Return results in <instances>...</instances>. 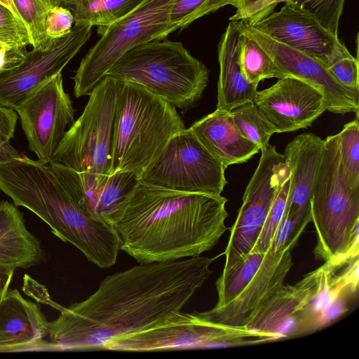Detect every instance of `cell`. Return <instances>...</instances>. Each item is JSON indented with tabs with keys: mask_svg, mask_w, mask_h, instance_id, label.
I'll list each match as a JSON object with an SVG mask.
<instances>
[{
	"mask_svg": "<svg viewBox=\"0 0 359 359\" xmlns=\"http://www.w3.org/2000/svg\"><path fill=\"white\" fill-rule=\"evenodd\" d=\"M215 258L140 264L107 276L85 300L62 306L48 323L55 351L102 350L111 339L161 323L180 313L212 273Z\"/></svg>",
	"mask_w": 359,
	"mask_h": 359,
	"instance_id": "6da1fadb",
	"label": "cell"
},
{
	"mask_svg": "<svg viewBox=\"0 0 359 359\" xmlns=\"http://www.w3.org/2000/svg\"><path fill=\"white\" fill-rule=\"evenodd\" d=\"M226 202L222 195L169 190L140 181L113 224L120 250L139 264L201 256L227 230Z\"/></svg>",
	"mask_w": 359,
	"mask_h": 359,
	"instance_id": "7a4b0ae2",
	"label": "cell"
},
{
	"mask_svg": "<svg viewBox=\"0 0 359 359\" xmlns=\"http://www.w3.org/2000/svg\"><path fill=\"white\" fill-rule=\"evenodd\" d=\"M0 190L89 262L101 269L116 264L120 241L114 225L81 208L48 163L23 156L0 165Z\"/></svg>",
	"mask_w": 359,
	"mask_h": 359,
	"instance_id": "3957f363",
	"label": "cell"
},
{
	"mask_svg": "<svg viewBox=\"0 0 359 359\" xmlns=\"http://www.w3.org/2000/svg\"><path fill=\"white\" fill-rule=\"evenodd\" d=\"M185 126L177 108L140 84L119 81L109 175L130 171L139 177Z\"/></svg>",
	"mask_w": 359,
	"mask_h": 359,
	"instance_id": "277c9868",
	"label": "cell"
},
{
	"mask_svg": "<svg viewBox=\"0 0 359 359\" xmlns=\"http://www.w3.org/2000/svg\"><path fill=\"white\" fill-rule=\"evenodd\" d=\"M324 141L310 214L317 234L315 257L333 262L359 252V189H352L344 177L339 134Z\"/></svg>",
	"mask_w": 359,
	"mask_h": 359,
	"instance_id": "5b68a950",
	"label": "cell"
},
{
	"mask_svg": "<svg viewBox=\"0 0 359 359\" xmlns=\"http://www.w3.org/2000/svg\"><path fill=\"white\" fill-rule=\"evenodd\" d=\"M106 75L142 85L176 108L187 110L202 97L209 70L183 44L154 40L123 54Z\"/></svg>",
	"mask_w": 359,
	"mask_h": 359,
	"instance_id": "8992f818",
	"label": "cell"
},
{
	"mask_svg": "<svg viewBox=\"0 0 359 359\" xmlns=\"http://www.w3.org/2000/svg\"><path fill=\"white\" fill-rule=\"evenodd\" d=\"M118 84L119 80L106 75L95 86L51 160L77 171L88 183L100 184L109 176Z\"/></svg>",
	"mask_w": 359,
	"mask_h": 359,
	"instance_id": "52a82bcc",
	"label": "cell"
},
{
	"mask_svg": "<svg viewBox=\"0 0 359 359\" xmlns=\"http://www.w3.org/2000/svg\"><path fill=\"white\" fill-rule=\"evenodd\" d=\"M174 0H144L130 13L97 30L101 38L81 60L75 75L74 95H89L111 66L141 44L164 39L175 31L170 23Z\"/></svg>",
	"mask_w": 359,
	"mask_h": 359,
	"instance_id": "ba28073f",
	"label": "cell"
},
{
	"mask_svg": "<svg viewBox=\"0 0 359 359\" xmlns=\"http://www.w3.org/2000/svg\"><path fill=\"white\" fill-rule=\"evenodd\" d=\"M278 335L208 321L182 311L144 330L111 339L102 350L145 352L228 348L277 341Z\"/></svg>",
	"mask_w": 359,
	"mask_h": 359,
	"instance_id": "9c48e42d",
	"label": "cell"
},
{
	"mask_svg": "<svg viewBox=\"0 0 359 359\" xmlns=\"http://www.w3.org/2000/svg\"><path fill=\"white\" fill-rule=\"evenodd\" d=\"M225 170L193 132L185 128L169 140L139 179L169 190L221 195L227 184Z\"/></svg>",
	"mask_w": 359,
	"mask_h": 359,
	"instance_id": "30bf717a",
	"label": "cell"
},
{
	"mask_svg": "<svg viewBox=\"0 0 359 359\" xmlns=\"http://www.w3.org/2000/svg\"><path fill=\"white\" fill-rule=\"evenodd\" d=\"M260 151L259 163L231 229L222 272L241 263L252 250L281 184L290 177L289 166L276 147L269 144Z\"/></svg>",
	"mask_w": 359,
	"mask_h": 359,
	"instance_id": "8fae6325",
	"label": "cell"
},
{
	"mask_svg": "<svg viewBox=\"0 0 359 359\" xmlns=\"http://www.w3.org/2000/svg\"><path fill=\"white\" fill-rule=\"evenodd\" d=\"M91 28L74 24L68 34L53 39L46 47L27 52L15 67L0 77V106L16 111L41 84L62 73L90 38Z\"/></svg>",
	"mask_w": 359,
	"mask_h": 359,
	"instance_id": "7c38bea8",
	"label": "cell"
},
{
	"mask_svg": "<svg viewBox=\"0 0 359 359\" xmlns=\"http://www.w3.org/2000/svg\"><path fill=\"white\" fill-rule=\"evenodd\" d=\"M30 151L49 163L66 132L75 121L72 101L62 73L45 81L16 110Z\"/></svg>",
	"mask_w": 359,
	"mask_h": 359,
	"instance_id": "4fadbf2b",
	"label": "cell"
},
{
	"mask_svg": "<svg viewBox=\"0 0 359 359\" xmlns=\"http://www.w3.org/2000/svg\"><path fill=\"white\" fill-rule=\"evenodd\" d=\"M238 22L241 32L253 39L286 76H295L318 88L327 111L342 115L353 112L358 118L359 91L339 84L327 67L316 58L277 42L245 20Z\"/></svg>",
	"mask_w": 359,
	"mask_h": 359,
	"instance_id": "5bb4252c",
	"label": "cell"
},
{
	"mask_svg": "<svg viewBox=\"0 0 359 359\" xmlns=\"http://www.w3.org/2000/svg\"><path fill=\"white\" fill-rule=\"evenodd\" d=\"M250 25L277 42L316 58L327 67L352 55L338 36L288 3Z\"/></svg>",
	"mask_w": 359,
	"mask_h": 359,
	"instance_id": "9a60e30c",
	"label": "cell"
},
{
	"mask_svg": "<svg viewBox=\"0 0 359 359\" xmlns=\"http://www.w3.org/2000/svg\"><path fill=\"white\" fill-rule=\"evenodd\" d=\"M254 102L275 133L306 128L327 110L323 93L293 76L257 91Z\"/></svg>",
	"mask_w": 359,
	"mask_h": 359,
	"instance_id": "2e32d148",
	"label": "cell"
},
{
	"mask_svg": "<svg viewBox=\"0 0 359 359\" xmlns=\"http://www.w3.org/2000/svg\"><path fill=\"white\" fill-rule=\"evenodd\" d=\"M299 236H294L283 248L270 246L255 276L231 302L212 308L198 316L205 320L231 326H244L251 316L282 285L293 262L292 248Z\"/></svg>",
	"mask_w": 359,
	"mask_h": 359,
	"instance_id": "e0dca14e",
	"label": "cell"
},
{
	"mask_svg": "<svg viewBox=\"0 0 359 359\" xmlns=\"http://www.w3.org/2000/svg\"><path fill=\"white\" fill-rule=\"evenodd\" d=\"M323 270L321 266L294 285H282L251 314L244 326L277 334L280 339L296 336L298 318L318 290Z\"/></svg>",
	"mask_w": 359,
	"mask_h": 359,
	"instance_id": "ac0fdd59",
	"label": "cell"
},
{
	"mask_svg": "<svg viewBox=\"0 0 359 359\" xmlns=\"http://www.w3.org/2000/svg\"><path fill=\"white\" fill-rule=\"evenodd\" d=\"M48 164L81 208L111 224L140 182L136 173L119 171L100 184H89L72 168L54 161Z\"/></svg>",
	"mask_w": 359,
	"mask_h": 359,
	"instance_id": "d6986e66",
	"label": "cell"
},
{
	"mask_svg": "<svg viewBox=\"0 0 359 359\" xmlns=\"http://www.w3.org/2000/svg\"><path fill=\"white\" fill-rule=\"evenodd\" d=\"M40 306L8 289L0 303V352L55 351Z\"/></svg>",
	"mask_w": 359,
	"mask_h": 359,
	"instance_id": "ffe728a7",
	"label": "cell"
},
{
	"mask_svg": "<svg viewBox=\"0 0 359 359\" xmlns=\"http://www.w3.org/2000/svg\"><path fill=\"white\" fill-rule=\"evenodd\" d=\"M325 141L311 133H302L290 142L283 158L290 168V188L286 203L290 215L300 226L311 222L310 199L324 151Z\"/></svg>",
	"mask_w": 359,
	"mask_h": 359,
	"instance_id": "44dd1931",
	"label": "cell"
},
{
	"mask_svg": "<svg viewBox=\"0 0 359 359\" xmlns=\"http://www.w3.org/2000/svg\"><path fill=\"white\" fill-rule=\"evenodd\" d=\"M189 128L225 168L245 163L260 151L256 144L241 134L229 111L216 109Z\"/></svg>",
	"mask_w": 359,
	"mask_h": 359,
	"instance_id": "7402d4cb",
	"label": "cell"
},
{
	"mask_svg": "<svg viewBox=\"0 0 359 359\" xmlns=\"http://www.w3.org/2000/svg\"><path fill=\"white\" fill-rule=\"evenodd\" d=\"M241 38L238 21H231L218 44L217 109L230 111L243 103L254 102L257 92V86L248 81L241 68Z\"/></svg>",
	"mask_w": 359,
	"mask_h": 359,
	"instance_id": "603a6c76",
	"label": "cell"
},
{
	"mask_svg": "<svg viewBox=\"0 0 359 359\" xmlns=\"http://www.w3.org/2000/svg\"><path fill=\"white\" fill-rule=\"evenodd\" d=\"M46 254L39 241L27 229L18 205L0 202V264L28 269L42 264Z\"/></svg>",
	"mask_w": 359,
	"mask_h": 359,
	"instance_id": "cb8c5ba5",
	"label": "cell"
},
{
	"mask_svg": "<svg viewBox=\"0 0 359 359\" xmlns=\"http://www.w3.org/2000/svg\"><path fill=\"white\" fill-rule=\"evenodd\" d=\"M144 0H76L64 5L72 11L74 24L97 26V30L122 18Z\"/></svg>",
	"mask_w": 359,
	"mask_h": 359,
	"instance_id": "d4e9b609",
	"label": "cell"
},
{
	"mask_svg": "<svg viewBox=\"0 0 359 359\" xmlns=\"http://www.w3.org/2000/svg\"><path fill=\"white\" fill-rule=\"evenodd\" d=\"M264 256L265 253L251 252L231 269L222 272L215 283L217 302L214 308L224 306L243 291L258 271Z\"/></svg>",
	"mask_w": 359,
	"mask_h": 359,
	"instance_id": "484cf974",
	"label": "cell"
},
{
	"mask_svg": "<svg viewBox=\"0 0 359 359\" xmlns=\"http://www.w3.org/2000/svg\"><path fill=\"white\" fill-rule=\"evenodd\" d=\"M240 62L248 81L257 86L262 80L286 76L269 54L253 39L242 32Z\"/></svg>",
	"mask_w": 359,
	"mask_h": 359,
	"instance_id": "4316f807",
	"label": "cell"
},
{
	"mask_svg": "<svg viewBox=\"0 0 359 359\" xmlns=\"http://www.w3.org/2000/svg\"><path fill=\"white\" fill-rule=\"evenodd\" d=\"M229 115L241 134L256 144L260 151L269 145V140L275 132L254 102L233 108Z\"/></svg>",
	"mask_w": 359,
	"mask_h": 359,
	"instance_id": "83f0119b",
	"label": "cell"
},
{
	"mask_svg": "<svg viewBox=\"0 0 359 359\" xmlns=\"http://www.w3.org/2000/svg\"><path fill=\"white\" fill-rule=\"evenodd\" d=\"M27 29L30 45L34 48L46 47L53 39L46 32V22L50 8L41 0H13Z\"/></svg>",
	"mask_w": 359,
	"mask_h": 359,
	"instance_id": "f1b7e54d",
	"label": "cell"
},
{
	"mask_svg": "<svg viewBox=\"0 0 359 359\" xmlns=\"http://www.w3.org/2000/svg\"><path fill=\"white\" fill-rule=\"evenodd\" d=\"M338 134L344 177L352 189H359L358 118L345 124Z\"/></svg>",
	"mask_w": 359,
	"mask_h": 359,
	"instance_id": "f546056e",
	"label": "cell"
},
{
	"mask_svg": "<svg viewBox=\"0 0 359 359\" xmlns=\"http://www.w3.org/2000/svg\"><path fill=\"white\" fill-rule=\"evenodd\" d=\"M226 5L235 7L236 0H174L170 12V23L175 30L182 29Z\"/></svg>",
	"mask_w": 359,
	"mask_h": 359,
	"instance_id": "4dcf8cb0",
	"label": "cell"
},
{
	"mask_svg": "<svg viewBox=\"0 0 359 359\" xmlns=\"http://www.w3.org/2000/svg\"><path fill=\"white\" fill-rule=\"evenodd\" d=\"M346 0H288L294 8L314 18L324 28L338 36L339 22Z\"/></svg>",
	"mask_w": 359,
	"mask_h": 359,
	"instance_id": "1f68e13d",
	"label": "cell"
},
{
	"mask_svg": "<svg viewBox=\"0 0 359 359\" xmlns=\"http://www.w3.org/2000/svg\"><path fill=\"white\" fill-rule=\"evenodd\" d=\"M289 188L290 177L281 184L271 207L259 239L251 252L266 253L269 249L284 213Z\"/></svg>",
	"mask_w": 359,
	"mask_h": 359,
	"instance_id": "d6a6232c",
	"label": "cell"
},
{
	"mask_svg": "<svg viewBox=\"0 0 359 359\" xmlns=\"http://www.w3.org/2000/svg\"><path fill=\"white\" fill-rule=\"evenodd\" d=\"M18 119L15 110L0 106V165L11 162L20 156L11 144Z\"/></svg>",
	"mask_w": 359,
	"mask_h": 359,
	"instance_id": "836d02e7",
	"label": "cell"
},
{
	"mask_svg": "<svg viewBox=\"0 0 359 359\" xmlns=\"http://www.w3.org/2000/svg\"><path fill=\"white\" fill-rule=\"evenodd\" d=\"M327 69L339 84L346 88L359 91L358 57L351 55L342 58Z\"/></svg>",
	"mask_w": 359,
	"mask_h": 359,
	"instance_id": "e575fe53",
	"label": "cell"
},
{
	"mask_svg": "<svg viewBox=\"0 0 359 359\" xmlns=\"http://www.w3.org/2000/svg\"><path fill=\"white\" fill-rule=\"evenodd\" d=\"M74 23L70 10L62 6L49 9L46 22V32L50 39H56L68 34Z\"/></svg>",
	"mask_w": 359,
	"mask_h": 359,
	"instance_id": "d590c367",
	"label": "cell"
},
{
	"mask_svg": "<svg viewBox=\"0 0 359 359\" xmlns=\"http://www.w3.org/2000/svg\"><path fill=\"white\" fill-rule=\"evenodd\" d=\"M0 29L15 39L24 47L30 44V38L24 22L0 4Z\"/></svg>",
	"mask_w": 359,
	"mask_h": 359,
	"instance_id": "8d00e7d4",
	"label": "cell"
},
{
	"mask_svg": "<svg viewBox=\"0 0 359 359\" xmlns=\"http://www.w3.org/2000/svg\"><path fill=\"white\" fill-rule=\"evenodd\" d=\"M348 296L350 295L346 294H341L318 315L313 320L309 332L316 331L327 326L346 313L348 310L347 303Z\"/></svg>",
	"mask_w": 359,
	"mask_h": 359,
	"instance_id": "74e56055",
	"label": "cell"
},
{
	"mask_svg": "<svg viewBox=\"0 0 359 359\" xmlns=\"http://www.w3.org/2000/svg\"><path fill=\"white\" fill-rule=\"evenodd\" d=\"M25 48H0V77L15 67L25 57Z\"/></svg>",
	"mask_w": 359,
	"mask_h": 359,
	"instance_id": "f35d334b",
	"label": "cell"
},
{
	"mask_svg": "<svg viewBox=\"0 0 359 359\" xmlns=\"http://www.w3.org/2000/svg\"><path fill=\"white\" fill-rule=\"evenodd\" d=\"M264 0H236V11L229 18L230 21L245 20Z\"/></svg>",
	"mask_w": 359,
	"mask_h": 359,
	"instance_id": "ab89813d",
	"label": "cell"
},
{
	"mask_svg": "<svg viewBox=\"0 0 359 359\" xmlns=\"http://www.w3.org/2000/svg\"><path fill=\"white\" fill-rule=\"evenodd\" d=\"M288 0H264L245 20L251 25L259 19L271 13L272 10L280 2H287Z\"/></svg>",
	"mask_w": 359,
	"mask_h": 359,
	"instance_id": "60d3db41",
	"label": "cell"
},
{
	"mask_svg": "<svg viewBox=\"0 0 359 359\" xmlns=\"http://www.w3.org/2000/svg\"><path fill=\"white\" fill-rule=\"evenodd\" d=\"M14 271V269L0 264V303L9 289Z\"/></svg>",
	"mask_w": 359,
	"mask_h": 359,
	"instance_id": "b9f144b4",
	"label": "cell"
},
{
	"mask_svg": "<svg viewBox=\"0 0 359 359\" xmlns=\"http://www.w3.org/2000/svg\"><path fill=\"white\" fill-rule=\"evenodd\" d=\"M0 48L10 49L25 48L19 41L0 29Z\"/></svg>",
	"mask_w": 359,
	"mask_h": 359,
	"instance_id": "7bdbcfd3",
	"label": "cell"
},
{
	"mask_svg": "<svg viewBox=\"0 0 359 359\" xmlns=\"http://www.w3.org/2000/svg\"><path fill=\"white\" fill-rule=\"evenodd\" d=\"M0 4L7 8L18 19L22 20L20 18L13 0H0ZM23 21V20H22Z\"/></svg>",
	"mask_w": 359,
	"mask_h": 359,
	"instance_id": "ee69618b",
	"label": "cell"
},
{
	"mask_svg": "<svg viewBox=\"0 0 359 359\" xmlns=\"http://www.w3.org/2000/svg\"><path fill=\"white\" fill-rule=\"evenodd\" d=\"M43 1L46 5H47L50 8L58 6H62L66 0H41Z\"/></svg>",
	"mask_w": 359,
	"mask_h": 359,
	"instance_id": "f6af8a7d",
	"label": "cell"
},
{
	"mask_svg": "<svg viewBox=\"0 0 359 359\" xmlns=\"http://www.w3.org/2000/svg\"><path fill=\"white\" fill-rule=\"evenodd\" d=\"M76 1V0H66V1ZM65 1V2H66ZM64 5V4H63Z\"/></svg>",
	"mask_w": 359,
	"mask_h": 359,
	"instance_id": "bcb514c9",
	"label": "cell"
}]
</instances>
